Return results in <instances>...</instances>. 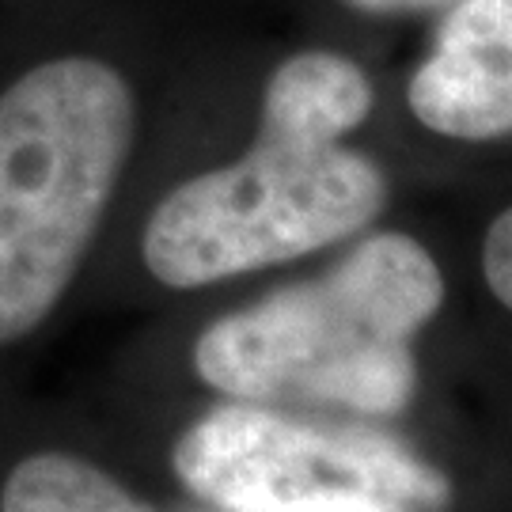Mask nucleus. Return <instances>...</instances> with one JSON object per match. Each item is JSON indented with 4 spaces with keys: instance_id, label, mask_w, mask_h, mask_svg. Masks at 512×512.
<instances>
[{
    "instance_id": "obj_1",
    "label": "nucleus",
    "mask_w": 512,
    "mask_h": 512,
    "mask_svg": "<svg viewBox=\"0 0 512 512\" xmlns=\"http://www.w3.org/2000/svg\"><path fill=\"white\" fill-rule=\"evenodd\" d=\"M372 99L365 69L342 54L281 61L243 160L186 179L148 217V274L167 289H202L357 236L387 205L380 164L342 145Z\"/></svg>"
},
{
    "instance_id": "obj_2",
    "label": "nucleus",
    "mask_w": 512,
    "mask_h": 512,
    "mask_svg": "<svg viewBox=\"0 0 512 512\" xmlns=\"http://www.w3.org/2000/svg\"><path fill=\"white\" fill-rule=\"evenodd\" d=\"M444 304V274L414 236L361 239L315 281L232 311L194 346L205 384L239 403L403 414L418 387L414 338Z\"/></svg>"
},
{
    "instance_id": "obj_3",
    "label": "nucleus",
    "mask_w": 512,
    "mask_h": 512,
    "mask_svg": "<svg viewBox=\"0 0 512 512\" xmlns=\"http://www.w3.org/2000/svg\"><path fill=\"white\" fill-rule=\"evenodd\" d=\"M133 129V88L99 57H54L0 92V346L73 285Z\"/></svg>"
},
{
    "instance_id": "obj_4",
    "label": "nucleus",
    "mask_w": 512,
    "mask_h": 512,
    "mask_svg": "<svg viewBox=\"0 0 512 512\" xmlns=\"http://www.w3.org/2000/svg\"><path fill=\"white\" fill-rule=\"evenodd\" d=\"M175 475L228 512H311L380 501L399 512H444L452 482L399 440L319 429L255 403L217 406L175 444Z\"/></svg>"
},
{
    "instance_id": "obj_5",
    "label": "nucleus",
    "mask_w": 512,
    "mask_h": 512,
    "mask_svg": "<svg viewBox=\"0 0 512 512\" xmlns=\"http://www.w3.org/2000/svg\"><path fill=\"white\" fill-rule=\"evenodd\" d=\"M406 99L440 137H512V0H459Z\"/></svg>"
},
{
    "instance_id": "obj_6",
    "label": "nucleus",
    "mask_w": 512,
    "mask_h": 512,
    "mask_svg": "<svg viewBox=\"0 0 512 512\" xmlns=\"http://www.w3.org/2000/svg\"><path fill=\"white\" fill-rule=\"evenodd\" d=\"M0 512H152L95 463L69 452H38L12 467Z\"/></svg>"
},
{
    "instance_id": "obj_7",
    "label": "nucleus",
    "mask_w": 512,
    "mask_h": 512,
    "mask_svg": "<svg viewBox=\"0 0 512 512\" xmlns=\"http://www.w3.org/2000/svg\"><path fill=\"white\" fill-rule=\"evenodd\" d=\"M482 274L494 296L512 311V205L490 224L482 243Z\"/></svg>"
},
{
    "instance_id": "obj_8",
    "label": "nucleus",
    "mask_w": 512,
    "mask_h": 512,
    "mask_svg": "<svg viewBox=\"0 0 512 512\" xmlns=\"http://www.w3.org/2000/svg\"><path fill=\"white\" fill-rule=\"evenodd\" d=\"M349 8L368 12V16H403V12H425V8H437L448 0H346Z\"/></svg>"
},
{
    "instance_id": "obj_9",
    "label": "nucleus",
    "mask_w": 512,
    "mask_h": 512,
    "mask_svg": "<svg viewBox=\"0 0 512 512\" xmlns=\"http://www.w3.org/2000/svg\"><path fill=\"white\" fill-rule=\"evenodd\" d=\"M311 512H399L391 505H380V501H338V505H327V509H311Z\"/></svg>"
}]
</instances>
